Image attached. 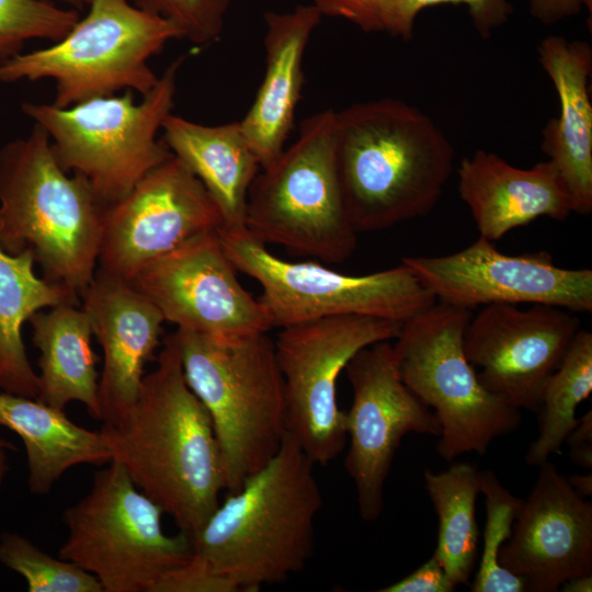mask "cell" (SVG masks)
Wrapping results in <instances>:
<instances>
[{
  "label": "cell",
  "instance_id": "8",
  "mask_svg": "<svg viewBox=\"0 0 592 592\" xmlns=\"http://www.w3.org/2000/svg\"><path fill=\"white\" fill-rule=\"evenodd\" d=\"M86 16L61 39L0 64V82L52 79L57 107L130 90L141 95L158 82L149 59L181 29L128 0H89Z\"/></svg>",
  "mask_w": 592,
  "mask_h": 592
},
{
  "label": "cell",
  "instance_id": "5",
  "mask_svg": "<svg viewBox=\"0 0 592 592\" xmlns=\"http://www.w3.org/2000/svg\"><path fill=\"white\" fill-rule=\"evenodd\" d=\"M172 335L185 380L210 417L225 490L238 491L272 459L287 434L274 341L266 332L232 342L182 329Z\"/></svg>",
  "mask_w": 592,
  "mask_h": 592
},
{
  "label": "cell",
  "instance_id": "41",
  "mask_svg": "<svg viewBox=\"0 0 592 592\" xmlns=\"http://www.w3.org/2000/svg\"><path fill=\"white\" fill-rule=\"evenodd\" d=\"M11 449L14 448L10 443L0 440V485L2 482V479L4 477L5 470H7V462H5V454L4 449Z\"/></svg>",
  "mask_w": 592,
  "mask_h": 592
},
{
  "label": "cell",
  "instance_id": "34",
  "mask_svg": "<svg viewBox=\"0 0 592 592\" xmlns=\"http://www.w3.org/2000/svg\"><path fill=\"white\" fill-rule=\"evenodd\" d=\"M322 15L344 19L362 31L391 34L397 0H311Z\"/></svg>",
  "mask_w": 592,
  "mask_h": 592
},
{
  "label": "cell",
  "instance_id": "36",
  "mask_svg": "<svg viewBox=\"0 0 592 592\" xmlns=\"http://www.w3.org/2000/svg\"><path fill=\"white\" fill-rule=\"evenodd\" d=\"M456 588L432 555L415 571L378 592H452Z\"/></svg>",
  "mask_w": 592,
  "mask_h": 592
},
{
  "label": "cell",
  "instance_id": "6",
  "mask_svg": "<svg viewBox=\"0 0 592 592\" xmlns=\"http://www.w3.org/2000/svg\"><path fill=\"white\" fill-rule=\"evenodd\" d=\"M185 58L177 57L139 102L134 91L125 90L68 107L25 102L21 110L46 130L60 167L84 177L109 205L172 156L157 134L172 113Z\"/></svg>",
  "mask_w": 592,
  "mask_h": 592
},
{
  "label": "cell",
  "instance_id": "19",
  "mask_svg": "<svg viewBox=\"0 0 592 592\" xmlns=\"http://www.w3.org/2000/svg\"><path fill=\"white\" fill-rule=\"evenodd\" d=\"M81 297L103 351L101 421L112 423L136 401L144 367L159 345L164 319L155 304L129 283L99 270Z\"/></svg>",
  "mask_w": 592,
  "mask_h": 592
},
{
  "label": "cell",
  "instance_id": "16",
  "mask_svg": "<svg viewBox=\"0 0 592 592\" xmlns=\"http://www.w3.org/2000/svg\"><path fill=\"white\" fill-rule=\"evenodd\" d=\"M401 264L436 301L471 310L493 304L550 305L592 311V271L557 266L545 251L509 255L479 238L440 257H405Z\"/></svg>",
  "mask_w": 592,
  "mask_h": 592
},
{
  "label": "cell",
  "instance_id": "35",
  "mask_svg": "<svg viewBox=\"0 0 592 592\" xmlns=\"http://www.w3.org/2000/svg\"><path fill=\"white\" fill-rule=\"evenodd\" d=\"M153 592H238V589L192 555L186 562L168 571Z\"/></svg>",
  "mask_w": 592,
  "mask_h": 592
},
{
  "label": "cell",
  "instance_id": "7",
  "mask_svg": "<svg viewBox=\"0 0 592 592\" xmlns=\"http://www.w3.org/2000/svg\"><path fill=\"white\" fill-rule=\"evenodd\" d=\"M246 229L297 257L341 263L356 248L335 160V111L305 118L297 140L261 168L248 194Z\"/></svg>",
  "mask_w": 592,
  "mask_h": 592
},
{
  "label": "cell",
  "instance_id": "33",
  "mask_svg": "<svg viewBox=\"0 0 592 592\" xmlns=\"http://www.w3.org/2000/svg\"><path fill=\"white\" fill-rule=\"evenodd\" d=\"M440 4L466 5L475 30L483 39L505 24L513 13L510 0H397L391 35L411 39L419 12Z\"/></svg>",
  "mask_w": 592,
  "mask_h": 592
},
{
  "label": "cell",
  "instance_id": "17",
  "mask_svg": "<svg viewBox=\"0 0 592 592\" xmlns=\"http://www.w3.org/2000/svg\"><path fill=\"white\" fill-rule=\"evenodd\" d=\"M576 312L536 304L483 306L464 331V352L481 385L513 407L537 411L540 391L580 330Z\"/></svg>",
  "mask_w": 592,
  "mask_h": 592
},
{
  "label": "cell",
  "instance_id": "2",
  "mask_svg": "<svg viewBox=\"0 0 592 592\" xmlns=\"http://www.w3.org/2000/svg\"><path fill=\"white\" fill-rule=\"evenodd\" d=\"M335 160L358 234L428 215L452 174L454 148L423 111L383 98L335 111Z\"/></svg>",
  "mask_w": 592,
  "mask_h": 592
},
{
  "label": "cell",
  "instance_id": "18",
  "mask_svg": "<svg viewBox=\"0 0 592 592\" xmlns=\"http://www.w3.org/2000/svg\"><path fill=\"white\" fill-rule=\"evenodd\" d=\"M538 467L499 563L523 580L525 592H556L570 579L592 574V503L553 463Z\"/></svg>",
  "mask_w": 592,
  "mask_h": 592
},
{
  "label": "cell",
  "instance_id": "1",
  "mask_svg": "<svg viewBox=\"0 0 592 592\" xmlns=\"http://www.w3.org/2000/svg\"><path fill=\"white\" fill-rule=\"evenodd\" d=\"M100 432L112 460L180 531L194 534L218 506L225 489L218 444L206 408L185 380L172 334L136 401Z\"/></svg>",
  "mask_w": 592,
  "mask_h": 592
},
{
  "label": "cell",
  "instance_id": "31",
  "mask_svg": "<svg viewBox=\"0 0 592 592\" xmlns=\"http://www.w3.org/2000/svg\"><path fill=\"white\" fill-rule=\"evenodd\" d=\"M78 21L77 11L52 2L0 0V64L21 54L29 39H61Z\"/></svg>",
  "mask_w": 592,
  "mask_h": 592
},
{
  "label": "cell",
  "instance_id": "28",
  "mask_svg": "<svg viewBox=\"0 0 592 592\" xmlns=\"http://www.w3.org/2000/svg\"><path fill=\"white\" fill-rule=\"evenodd\" d=\"M592 391V333L580 329L560 365L540 391L539 434L525 454L528 466H540L558 453L578 424L577 407Z\"/></svg>",
  "mask_w": 592,
  "mask_h": 592
},
{
  "label": "cell",
  "instance_id": "10",
  "mask_svg": "<svg viewBox=\"0 0 592 592\" xmlns=\"http://www.w3.org/2000/svg\"><path fill=\"white\" fill-rule=\"evenodd\" d=\"M163 510L111 460L95 473L89 493L65 510L69 535L59 558L93 574L103 592H153L170 570L193 554L191 535H167Z\"/></svg>",
  "mask_w": 592,
  "mask_h": 592
},
{
  "label": "cell",
  "instance_id": "29",
  "mask_svg": "<svg viewBox=\"0 0 592 592\" xmlns=\"http://www.w3.org/2000/svg\"><path fill=\"white\" fill-rule=\"evenodd\" d=\"M480 492L486 498V525L473 592H525L523 580L499 563V551L509 539L523 499L516 498L491 470H479Z\"/></svg>",
  "mask_w": 592,
  "mask_h": 592
},
{
  "label": "cell",
  "instance_id": "15",
  "mask_svg": "<svg viewBox=\"0 0 592 592\" xmlns=\"http://www.w3.org/2000/svg\"><path fill=\"white\" fill-rule=\"evenodd\" d=\"M219 231V230H218ZM218 231L197 236L143 267L129 282L177 329L232 342L272 329L240 284Z\"/></svg>",
  "mask_w": 592,
  "mask_h": 592
},
{
  "label": "cell",
  "instance_id": "40",
  "mask_svg": "<svg viewBox=\"0 0 592 592\" xmlns=\"http://www.w3.org/2000/svg\"><path fill=\"white\" fill-rule=\"evenodd\" d=\"M560 590L563 592H591L592 574L570 579L561 585Z\"/></svg>",
  "mask_w": 592,
  "mask_h": 592
},
{
  "label": "cell",
  "instance_id": "32",
  "mask_svg": "<svg viewBox=\"0 0 592 592\" xmlns=\"http://www.w3.org/2000/svg\"><path fill=\"white\" fill-rule=\"evenodd\" d=\"M135 7L175 23L183 38L196 45L217 42L230 0H128Z\"/></svg>",
  "mask_w": 592,
  "mask_h": 592
},
{
  "label": "cell",
  "instance_id": "12",
  "mask_svg": "<svg viewBox=\"0 0 592 592\" xmlns=\"http://www.w3.org/2000/svg\"><path fill=\"white\" fill-rule=\"evenodd\" d=\"M403 322L334 316L282 328L274 341L284 379L287 434L315 465L326 466L346 444L337 382L361 349L395 340Z\"/></svg>",
  "mask_w": 592,
  "mask_h": 592
},
{
  "label": "cell",
  "instance_id": "26",
  "mask_svg": "<svg viewBox=\"0 0 592 592\" xmlns=\"http://www.w3.org/2000/svg\"><path fill=\"white\" fill-rule=\"evenodd\" d=\"M33 257L11 255L0 249V389L32 399L39 396V377L33 371L22 339V326L45 307L79 303V295L38 278Z\"/></svg>",
  "mask_w": 592,
  "mask_h": 592
},
{
  "label": "cell",
  "instance_id": "42",
  "mask_svg": "<svg viewBox=\"0 0 592 592\" xmlns=\"http://www.w3.org/2000/svg\"><path fill=\"white\" fill-rule=\"evenodd\" d=\"M43 1L52 2V3L61 2L68 5H71L78 10L87 8L89 3V0H43Z\"/></svg>",
  "mask_w": 592,
  "mask_h": 592
},
{
  "label": "cell",
  "instance_id": "27",
  "mask_svg": "<svg viewBox=\"0 0 592 592\" xmlns=\"http://www.w3.org/2000/svg\"><path fill=\"white\" fill-rule=\"evenodd\" d=\"M424 482L439 519L433 556L455 587L467 584L478 555L479 470L474 464L457 462L443 471L426 469Z\"/></svg>",
  "mask_w": 592,
  "mask_h": 592
},
{
  "label": "cell",
  "instance_id": "39",
  "mask_svg": "<svg viewBox=\"0 0 592 592\" xmlns=\"http://www.w3.org/2000/svg\"><path fill=\"white\" fill-rule=\"evenodd\" d=\"M567 478L571 488L581 497H590L592 494V474L584 475L573 474Z\"/></svg>",
  "mask_w": 592,
  "mask_h": 592
},
{
  "label": "cell",
  "instance_id": "23",
  "mask_svg": "<svg viewBox=\"0 0 592 592\" xmlns=\"http://www.w3.org/2000/svg\"><path fill=\"white\" fill-rule=\"evenodd\" d=\"M162 140L203 183L216 203L224 226L246 229L250 186L261 167L239 122L203 125L169 114Z\"/></svg>",
  "mask_w": 592,
  "mask_h": 592
},
{
  "label": "cell",
  "instance_id": "9",
  "mask_svg": "<svg viewBox=\"0 0 592 592\" xmlns=\"http://www.w3.org/2000/svg\"><path fill=\"white\" fill-rule=\"evenodd\" d=\"M471 310L436 301L403 322L394 355L402 382L436 415V452L446 462L485 455L491 442L515 431L520 410L489 391L464 352Z\"/></svg>",
  "mask_w": 592,
  "mask_h": 592
},
{
  "label": "cell",
  "instance_id": "21",
  "mask_svg": "<svg viewBox=\"0 0 592 592\" xmlns=\"http://www.w3.org/2000/svg\"><path fill=\"white\" fill-rule=\"evenodd\" d=\"M322 16L312 3L263 15L265 72L251 107L239 121L261 168L285 149L301 95L305 52Z\"/></svg>",
  "mask_w": 592,
  "mask_h": 592
},
{
  "label": "cell",
  "instance_id": "4",
  "mask_svg": "<svg viewBox=\"0 0 592 592\" xmlns=\"http://www.w3.org/2000/svg\"><path fill=\"white\" fill-rule=\"evenodd\" d=\"M105 206L60 167L42 126L0 148V249L30 253L44 278L79 296L98 267Z\"/></svg>",
  "mask_w": 592,
  "mask_h": 592
},
{
  "label": "cell",
  "instance_id": "20",
  "mask_svg": "<svg viewBox=\"0 0 592 592\" xmlns=\"http://www.w3.org/2000/svg\"><path fill=\"white\" fill-rule=\"evenodd\" d=\"M457 172L459 196L479 236L491 241L539 217L561 221L573 213L567 184L549 160L523 169L479 149L460 160Z\"/></svg>",
  "mask_w": 592,
  "mask_h": 592
},
{
  "label": "cell",
  "instance_id": "38",
  "mask_svg": "<svg viewBox=\"0 0 592 592\" xmlns=\"http://www.w3.org/2000/svg\"><path fill=\"white\" fill-rule=\"evenodd\" d=\"M565 443L569 445V457L583 468L592 467V411L589 410L581 418L578 424L566 437Z\"/></svg>",
  "mask_w": 592,
  "mask_h": 592
},
{
  "label": "cell",
  "instance_id": "24",
  "mask_svg": "<svg viewBox=\"0 0 592 592\" xmlns=\"http://www.w3.org/2000/svg\"><path fill=\"white\" fill-rule=\"evenodd\" d=\"M0 425L23 441L29 462V488L45 494L69 468L109 464L112 453L100 431L77 425L64 410L37 399L0 392Z\"/></svg>",
  "mask_w": 592,
  "mask_h": 592
},
{
  "label": "cell",
  "instance_id": "37",
  "mask_svg": "<svg viewBox=\"0 0 592 592\" xmlns=\"http://www.w3.org/2000/svg\"><path fill=\"white\" fill-rule=\"evenodd\" d=\"M590 0H528L531 15L545 25H553L578 15Z\"/></svg>",
  "mask_w": 592,
  "mask_h": 592
},
{
  "label": "cell",
  "instance_id": "30",
  "mask_svg": "<svg viewBox=\"0 0 592 592\" xmlns=\"http://www.w3.org/2000/svg\"><path fill=\"white\" fill-rule=\"evenodd\" d=\"M0 561L23 576L30 592H103L93 574L47 555L15 533L1 535Z\"/></svg>",
  "mask_w": 592,
  "mask_h": 592
},
{
  "label": "cell",
  "instance_id": "25",
  "mask_svg": "<svg viewBox=\"0 0 592 592\" xmlns=\"http://www.w3.org/2000/svg\"><path fill=\"white\" fill-rule=\"evenodd\" d=\"M29 321L33 343L39 350L37 400L64 410L71 401L83 403L90 415L101 420L98 355L91 344L89 317L76 304H60L47 312H35Z\"/></svg>",
  "mask_w": 592,
  "mask_h": 592
},
{
  "label": "cell",
  "instance_id": "13",
  "mask_svg": "<svg viewBox=\"0 0 592 592\" xmlns=\"http://www.w3.org/2000/svg\"><path fill=\"white\" fill-rule=\"evenodd\" d=\"M353 391L344 411L350 447L344 467L353 480L360 515L379 517L384 487L396 452L408 433L440 436V422L402 382L392 344L382 341L361 349L345 366Z\"/></svg>",
  "mask_w": 592,
  "mask_h": 592
},
{
  "label": "cell",
  "instance_id": "14",
  "mask_svg": "<svg viewBox=\"0 0 592 592\" xmlns=\"http://www.w3.org/2000/svg\"><path fill=\"white\" fill-rule=\"evenodd\" d=\"M223 226L206 187L172 153L105 206L96 270L129 282L152 261Z\"/></svg>",
  "mask_w": 592,
  "mask_h": 592
},
{
  "label": "cell",
  "instance_id": "11",
  "mask_svg": "<svg viewBox=\"0 0 592 592\" xmlns=\"http://www.w3.org/2000/svg\"><path fill=\"white\" fill-rule=\"evenodd\" d=\"M218 234L236 270L260 284L257 299L272 328L348 315L405 322L436 303L403 264L348 275L319 263L277 258L247 229H219Z\"/></svg>",
  "mask_w": 592,
  "mask_h": 592
},
{
  "label": "cell",
  "instance_id": "22",
  "mask_svg": "<svg viewBox=\"0 0 592 592\" xmlns=\"http://www.w3.org/2000/svg\"><path fill=\"white\" fill-rule=\"evenodd\" d=\"M537 56L559 100V115L543 130V150L567 184L573 213L585 215L592 210V49L585 41L549 35Z\"/></svg>",
  "mask_w": 592,
  "mask_h": 592
},
{
  "label": "cell",
  "instance_id": "3",
  "mask_svg": "<svg viewBox=\"0 0 592 592\" xmlns=\"http://www.w3.org/2000/svg\"><path fill=\"white\" fill-rule=\"evenodd\" d=\"M314 467L286 434L272 459L228 492L191 535L192 555L238 592H255L303 571L323 503Z\"/></svg>",
  "mask_w": 592,
  "mask_h": 592
}]
</instances>
